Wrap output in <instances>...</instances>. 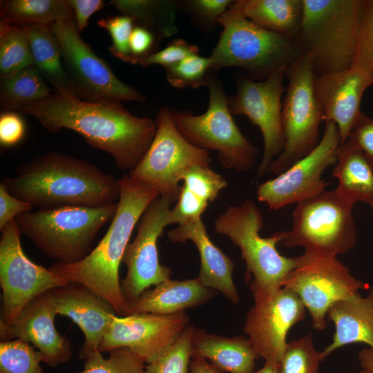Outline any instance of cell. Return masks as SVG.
Listing matches in <instances>:
<instances>
[{"mask_svg": "<svg viewBox=\"0 0 373 373\" xmlns=\"http://www.w3.org/2000/svg\"><path fill=\"white\" fill-rule=\"evenodd\" d=\"M47 131L80 134L92 147L109 153L121 170L135 169L156 133L155 120L132 115L117 102H90L57 92L24 107Z\"/></svg>", "mask_w": 373, "mask_h": 373, "instance_id": "cell-1", "label": "cell"}, {"mask_svg": "<svg viewBox=\"0 0 373 373\" xmlns=\"http://www.w3.org/2000/svg\"><path fill=\"white\" fill-rule=\"evenodd\" d=\"M283 287L294 291L312 318L318 331L327 326V314L336 302L361 289L370 288L356 278L336 256L308 254L298 256L295 267L286 277Z\"/></svg>", "mask_w": 373, "mask_h": 373, "instance_id": "cell-13", "label": "cell"}, {"mask_svg": "<svg viewBox=\"0 0 373 373\" xmlns=\"http://www.w3.org/2000/svg\"><path fill=\"white\" fill-rule=\"evenodd\" d=\"M22 27L28 38L33 66L53 86L55 92L74 95L64 67L59 41L50 26L32 24Z\"/></svg>", "mask_w": 373, "mask_h": 373, "instance_id": "cell-28", "label": "cell"}, {"mask_svg": "<svg viewBox=\"0 0 373 373\" xmlns=\"http://www.w3.org/2000/svg\"><path fill=\"white\" fill-rule=\"evenodd\" d=\"M120 196L115 214L103 238L82 260L55 262L48 267L69 283L82 285L106 300L119 316H125L128 303L123 296L119 270L131 233L149 205L160 192L124 174L119 179Z\"/></svg>", "mask_w": 373, "mask_h": 373, "instance_id": "cell-3", "label": "cell"}, {"mask_svg": "<svg viewBox=\"0 0 373 373\" xmlns=\"http://www.w3.org/2000/svg\"><path fill=\"white\" fill-rule=\"evenodd\" d=\"M1 182L15 197L38 209L100 207L117 203L119 179L90 162L50 151L21 164Z\"/></svg>", "mask_w": 373, "mask_h": 373, "instance_id": "cell-2", "label": "cell"}, {"mask_svg": "<svg viewBox=\"0 0 373 373\" xmlns=\"http://www.w3.org/2000/svg\"><path fill=\"white\" fill-rule=\"evenodd\" d=\"M50 291L30 301L9 326L0 325V338L1 341L20 339L31 343L42 362L55 367L70 358L72 349L70 341L55 328L57 312Z\"/></svg>", "mask_w": 373, "mask_h": 373, "instance_id": "cell-20", "label": "cell"}, {"mask_svg": "<svg viewBox=\"0 0 373 373\" xmlns=\"http://www.w3.org/2000/svg\"><path fill=\"white\" fill-rule=\"evenodd\" d=\"M245 16L269 31L297 39L304 12L303 0H240Z\"/></svg>", "mask_w": 373, "mask_h": 373, "instance_id": "cell-29", "label": "cell"}, {"mask_svg": "<svg viewBox=\"0 0 373 373\" xmlns=\"http://www.w3.org/2000/svg\"><path fill=\"white\" fill-rule=\"evenodd\" d=\"M262 227V213L249 198L240 205L229 207L214 223L216 233L228 237L240 248L246 264V276H253L249 287L253 295L271 293L283 287L298 259V256H284L277 249L287 231L262 238L259 233Z\"/></svg>", "mask_w": 373, "mask_h": 373, "instance_id": "cell-7", "label": "cell"}, {"mask_svg": "<svg viewBox=\"0 0 373 373\" xmlns=\"http://www.w3.org/2000/svg\"><path fill=\"white\" fill-rule=\"evenodd\" d=\"M371 208H372V210H373V206H372V207H371Z\"/></svg>", "mask_w": 373, "mask_h": 373, "instance_id": "cell-54", "label": "cell"}, {"mask_svg": "<svg viewBox=\"0 0 373 373\" xmlns=\"http://www.w3.org/2000/svg\"><path fill=\"white\" fill-rule=\"evenodd\" d=\"M341 137L336 124L327 122L317 146L275 178L257 186L258 201L277 210L316 195L325 191L324 171L337 162Z\"/></svg>", "mask_w": 373, "mask_h": 373, "instance_id": "cell-17", "label": "cell"}, {"mask_svg": "<svg viewBox=\"0 0 373 373\" xmlns=\"http://www.w3.org/2000/svg\"><path fill=\"white\" fill-rule=\"evenodd\" d=\"M155 122L154 139L141 162L128 175L176 202L182 173L194 165L209 166L211 158L208 151L193 146L182 136L169 108H160Z\"/></svg>", "mask_w": 373, "mask_h": 373, "instance_id": "cell-12", "label": "cell"}, {"mask_svg": "<svg viewBox=\"0 0 373 373\" xmlns=\"http://www.w3.org/2000/svg\"><path fill=\"white\" fill-rule=\"evenodd\" d=\"M362 0H303L297 40L316 76L350 68L354 58Z\"/></svg>", "mask_w": 373, "mask_h": 373, "instance_id": "cell-5", "label": "cell"}, {"mask_svg": "<svg viewBox=\"0 0 373 373\" xmlns=\"http://www.w3.org/2000/svg\"><path fill=\"white\" fill-rule=\"evenodd\" d=\"M193 328V325H188L173 343L147 364L145 373H188Z\"/></svg>", "mask_w": 373, "mask_h": 373, "instance_id": "cell-37", "label": "cell"}, {"mask_svg": "<svg viewBox=\"0 0 373 373\" xmlns=\"http://www.w3.org/2000/svg\"><path fill=\"white\" fill-rule=\"evenodd\" d=\"M26 126L21 116L14 111H4L0 116V143L12 146L24 137Z\"/></svg>", "mask_w": 373, "mask_h": 373, "instance_id": "cell-45", "label": "cell"}, {"mask_svg": "<svg viewBox=\"0 0 373 373\" xmlns=\"http://www.w3.org/2000/svg\"><path fill=\"white\" fill-rule=\"evenodd\" d=\"M253 296L254 304L246 315L244 331L259 358L278 364L288 332L304 320L306 309L298 296L285 287Z\"/></svg>", "mask_w": 373, "mask_h": 373, "instance_id": "cell-18", "label": "cell"}, {"mask_svg": "<svg viewBox=\"0 0 373 373\" xmlns=\"http://www.w3.org/2000/svg\"><path fill=\"white\" fill-rule=\"evenodd\" d=\"M167 236L173 243L193 242L200 257L198 277L201 283L220 292L233 303L240 302L232 278L234 263L211 241L201 218L178 224L167 233Z\"/></svg>", "mask_w": 373, "mask_h": 373, "instance_id": "cell-23", "label": "cell"}, {"mask_svg": "<svg viewBox=\"0 0 373 373\" xmlns=\"http://www.w3.org/2000/svg\"><path fill=\"white\" fill-rule=\"evenodd\" d=\"M206 86L209 93L207 111L194 115L188 111L171 110L176 127L193 146L217 151L218 160L225 169L251 171L256 165L258 150L235 123L222 82L209 74Z\"/></svg>", "mask_w": 373, "mask_h": 373, "instance_id": "cell-8", "label": "cell"}, {"mask_svg": "<svg viewBox=\"0 0 373 373\" xmlns=\"http://www.w3.org/2000/svg\"><path fill=\"white\" fill-rule=\"evenodd\" d=\"M105 358L99 350L85 358L84 368L79 373H145V360L127 347L114 349Z\"/></svg>", "mask_w": 373, "mask_h": 373, "instance_id": "cell-35", "label": "cell"}, {"mask_svg": "<svg viewBox=\"0 0 373 373\" xmlns=\"http://www.w3.org/2000/svg\"><path fill=\"white\" fill-rule=\"evenodd\" d=\"M134 23L133 18L124 15L100 19L97 21L98 26L108 31L111 37L113 44L109 48L111 54L131 64H133V58L129 41Z\"/></svg>", "mask_w": 373, "mask_h": 373, "instance_id": "cell-41", "label": "cell"}, {"mask_svg": "<svg viewBox=\"0 0 373 373\" xmlns=\"http://www.w3.org/2000/svg\"><path fill=\"white\" fill-rule=\"evenodd\" d=\"M50 291L57 314L70 318L84 334L79 358L85 359L99 351L113 317L117 314L111 305L90 289L77 283H68Z\"/></svg>", "mask_w": 373, "mask_h": 373, "instance_id": "cell-22", "label": "cell"}, {"mask_svg": "<svg viewBox=\"0 0 373 373\" xmlns=\"http://www.w3.org/2000/svg\"><path fill=\"white\" fill-rule=\"evenodd\" d=\"M222 28L209 56L211 70L238 67L264 80L286 69L302 55L298 40L264 29L244 15L240 0L233 1L219 20Z\"/></svg>", "mask_w": 373, "mask_h": 373, "instance_id": "cell-4", "label": "cell"}, {"mask_svg": "<svg viewBox=\"0 0 373 373\" xmlns=\"http://www.w3.org/2000/svg\"><path fill=\"white\" fill-rule=\"evenodd\" d=\"M358 359L362 369L373 372V347H367L360 350Z\"/></svg>", "mask_w": 373, "mask_h": 373, "instance_id": "cell-51", "label": "cell"}, {"mask_svg": "<svg viewBox=\"0 0 373 373\" xmlns=\"http://www.w3.org/2000/svg\"><path fill=\"white\" fill-rule=\"evenodd\" d=\"M185 312L169 315L137 313L113 317L100 343L101 352L127 347L149 364L164 352L189 325Z\"/></svg>", "mask_w": 373, "mask_h": 373, "instance_id": "cell-19", "label": "cell"}, {"mask_svg": "<svg viewBox=\"0 0 373 373\" xmlns=\"http://www.w3.org/2000/svg\"><path fill=\"white\" fill-rule=\"evenodd\" d=\"M164 68L167 81L173 87L198 88L206 86L211 60L209 57L194 55Z\"/></svg>", "mask_w": 373, "mask_h": 373, "instance_id": "cell-39", "label": "cell"}, {"mask_svg": "<svg viewBox=\"0 0 373 373\" xmlns=\"http://www.w3.org/2000/svg\"><path fill=\"white\" fill-rule=\"evenodd\" d=\"M212 363H208L205 358H191L189 363V373H223Z\"/></svg>", "mask_w": 373, "mask_h": 373, "instance_id": "cell-50", "label": "cell"}, {"mask_svg": "<svg viewBox=\"0 0 373 373\" xmlns=\"http://www.w3.org/2000/svg\"><path fill=\"white\" fill-rule=\"evenodd\" d=\"M42 358L30 343L20 339L1 341L0 373H44Z\"/></svg>", "mask_w": 373, "mask_h": 373, "instance_id": "cell-36", "label": "cell"}, {"mask_svg": "<svg viewBox=\"0 0 373 373\" xmlns=\"http://www.w3.org/2000/svg\"><path fill=\"white\" fill-rule=\"evenodd\" d=\"M32 66L33 60L28 38L23 27L1 21V77Z\"/></svg>", "mask_w": 373, "mask_h": 373, "instance_id": "cell-33", "label": "cell"}, {"mask_svg": "<svg viewBox=\"0 0 373 373\" xmlns=\"http://www.w3.org/2000/svg\"><path fill=\"white\" fill-rule=\"evenodd\" d=\"M123 15L153 32L160 39L178 31L176 11L180 2L154 0H113L110 1Z\"/></svg>", "mask_w": 373, "mask_h": 373, "instance_id": "cell-30", "label": "cell"}, {"mask_svg": "<svg viewBox=\"0 0 373 373\" xmlns=\"http://www.w3.org/2000/svg\"><path fill=\"white\" fill-rule=\"evenodd\" d=\"M370 86L367 77L353 66L314 77V93L322 112L323 121L336 124L341 144L348 140L361 113V98Z\"/></svg>", "mask_w": 373, "mask_h": 373, "instance_id": "cell-21", "label": "cell"}, {"mask_svg": "<svg viewBox=\"0 0 373 373\" xmlns=\"http://www.w3.org/2000/svg\"><path fill=\"white\" fill-rule=\"evenodd\" d=\"M174 202L166 196L155 199L140 220L135 240L126 246L122 262L127 267V274L120 285L128 304L151 285L171 279V269L160 262L157 240L164 229L173 224L171 206Z\"/></svg>", "mask_w": 373, "mask_h": 373, "instance_id": "cell-15", "label": "cell"}, {"mask_svg": "<svg viewBox=\"0 0 373 373\" xmlns=\"http://www.w3.org/2000/svg\"><path fill=\"white\" fill-rule=\"evenodd\" d=\"M184 187L204 201L211 203L227 186L225 179L209 166L194 165L186 169L180 177Z\"/></svg>", "mask_w": 373, "mask_h": 373, "instance_id": "cell-40", "label": "cell"}, {"mask_svg": "<svg viewBox=\"0 0 373 373\" xmlns=\"http://www.w3.org/2000/svg\"><path fill=\"white\" fill-rule=\"evenodd\" d=\"M71 18L73 11L65 0H9L1 9V21L21 26H50Z\"/></svg>", "mask_w": 373, "mask_h": 373, "instance_id": "cell-32", "label": "cell"}, {"mask_svg": "<svg viewBox=\"0 0 373 373\" xmlns=\"http://www.w3.org/2000/svg\"><path fill=\"white\" fill-rule=\"evenodd\" d=\"M324 360L322 352L314 348L311 333L287 342L278 363L280 373H318Z\"/></svg>", "mask_w": 373, "mask_h": 373, "instance_id": "cell-34", "label": "cell"}, {"mask_svg": "<svg viewBox=\"0 0 373 373\" xmlns=\"http://www.w3.org/2000/svg\"><path fill=\"white\" fill-rule=\"evenodd\" d=\"M209 204L181 186L176 204L171 211L173 224H181L201 218Z\"/></svg>", "mask_w": 373, "mask_h": 373, "instance_id": "cell-44", "label": "cell"}, {"mask_svg": "<svg viewBox=\"0 0 373 373\" xmlns=\"http://www.w3.org/2000/svg\"><path fill=\"white\" fill-rule=\"evenodd\" d=\"M373 164V119L361 112L350 137Z\"/></svg>", "mask_w": 373, "mask_h": 373, "instance_id": "cell-47", "label": "cell"}, {"mask_svg": "<svg viewBox=\"0 0 373 373\" xmlns=\"http://www.w3.org/2000/svg\"><path fill=\"white\" fill-rule=\"evenodd\" d=\"M288 80L282 107L285 147L267 172L279 175L312 152L320 142L321 110L316 99L315 74L309 59L302 55L285 70Z\"/></svg>", "mask_w": 373, "mask_h": 373, "instance_id": "cell-10", "label": "cell"}, {"mask_svg": "<svg viewBox=\"0 0 373 373\" xmlns=\"http://www.w3.org/2000/svg\"><path fill=\"white\" fill-rule=\"evenodd\" d=\"M51 93L46 82L33 66L1 77L0 104L4 111H21Z\"/></svg>", "mask_w": 373, "mask_h": 373, "instance_id": "cell-31", "label": "cell"}, {"mask_svg": "<svg viewBox=\"0 0 373 373\" xmlns=\"http://www.w3.org/2000/svg\"><path fill=\"white\" fill-rule=\"evenodd\" d=\"M285 70H278L262 81L242 77L235 95L228 96V106L233 115L247 116L261 131L264 151L257 177L263 176L271 163L285 147L282 125V95L285 90Z\"/></svg>", "mask_w": 373, "mask_h": 373, "instance_id": "cell-16", "label": "cell"}, {"mask_svg": "<svg viewBox=\"0 0 373 373\" xmlns=\"http://www.w3.org/2000/svg\"><path fill=\"white\" fill-rule=\"evenodd\" d=\"M160 39L151 30L141 26L134 27L130 37L129 47L133 58L132 64H138L139 61L152 54L154 47Z\"/></svg>", "mask_w": 373, "mask_h": 373, "instance_id": "cell-46", "label": "cell"}, {"mask_svg": "<svg viewBox=\"0 0 373 373\" xmlns=\"http://www.w3.org/2000/svg\"><path fill=\"white\" fill-rule=\"evenodd\" d=\"M332 175L337 178L338 194L354 204L358 202L373 206V164L350 140L340 144Z\"/></svg>", "mask_w": 373, "mask_h": 373, "instance_id": "cell-27", "label": "cell"}, {"mask_svg": "<svg viewBox=\"0 0 373 373\" xmlns=\"http://www.w3.org/2000/svg\"><path fill=\"white\" fill-rule=\"evenodd\" d=\"M231 0H189L180 2L182 7L201 26L212 28L228 10Z\"/></svg>", "mask_w": 373, "mask_h": 373, "instance_id": "cell-42", "label": "cell"}, {"mask_svg": "<svg viewBox=\"0 0 373 373\" xmlns=\"http://www.w3.org/2000/svg\"><path fill=\"white\" fill-rule=\"evenodd\" d=\"M50 26L59 41L64 67L75 96L90 102L146 100L138 90L117 78L108 63L81 38L74 18Z\"/></svg>", "mask_w": 373, "mask_h": 373, "instance_id": "cell-11", "label": "cell"}, {"mask_svg": "<svg viewBox=\"0 0 373 373\" xmlns=\"http://www.w3.org/2000/svg\"><path fill=\"white\" fill-rule=\"evenodd\" d=\"M71 8L78 31L82 32L87 26L90 17L103 8L102 0H66Z\"/></svg>", "mask_w": 373, "mask_h": 373, "instance_id": "cell-49", "label": "cell"}, {"mask_svg": "<svg viewBox=\"0 0 373 373\" xmlns=\"http://www.w3.org/2000/svg\"><path fill=\"white\" fill-rule=\"evenodd\" d=\"M357 373H373V372L365 369H362L361 370L358 371Z\"/></svg>", "mask_w": 373, "mask_h": 373, "instance_id": "cell-53", "label": "cell"}, {"mask_svg": "<svg viewBox=\"0 0 373 373\" xmlns=\"http://www.w3.org/2000/svg\"><path fill=\"white\" fill-rule=\"evenodd\" d=\"M352 66L373 84V0H362L356 52Z\"/></svg>", "mask_w": 373, "mask_h": 373, "instance_id": "cell-38", "label": "cell"}, {"mask_svg": "<svg viewBox=\"0 0 373 373\" xmlns=\"http://www.w3.org/2000/svg\"><path fill=\"white\" fill-rule=\"evenodd\" d=\"M191 357L209 359L222 372L253 373L259 358L249 340L242 336L226 337L193 328Z\"/></svg>", "mask_w": 373, "mask_h": 373, "instance_id": "cell-26", "label": "cell"}, {"mask_svg": "<svg viewBox=\"0 0 373 373\" xmlns=\"http://www.w3.org/2000/svg\"><path fill=\"white\" fill-rule=\"evenodd\" d=\"M198 52L197 46L189 44L184 39H177L170 42L162 50L141 59L138 64L144 66L156 64L165 68L191 55H198Z\"/></svg>", "mask_w": 373, "mask_h": 373, "instance_id": "cell-43", "label": "cell"}, {"mask_svg": "<svg viewBox=\"0 0 373 373\" xmlns=\"http://www.w3.org/2000/svg\"><path fill=\"white\" fill-rule=\"evenodd\" d=\"M335 327L332 342L322 351L324 359L336 350L354 343L373 347V287L367 296L360 291L334 304L327 314Z\"/></svg>", "mask_w": 373, "mask_h": 373, "instance_id": "cell-25", "label": "cell"}, {"mask_svg": "<svg viewBox=\"0 0 373 373\" xmlns=\"http://www.w3.org/2000/svg\"><path fill=\"white\" fill-rule=\"evenodd\" d=\"M117 202L100 207L38 209L15 218L21 234L49 258L70 264L84 259L100 229L112 220Z\"/></svg>", "mask_w": 373, "mask_h": 373, "instance_id": "cell-6", "label": "cell"}, {"mask_svg": "<svg viewBox=\"0 0 373 373\" xmlns=\"http://www.w3.org/2000/svg\"><path fill=\"white\" fill-rule=\"evenodd\" d=\"M253 373H280L278 364L265 362L264 366Z\"/></svg>", "mask_w": 373, "mask_h": 373, "instance_id": "cell-52", "label": "cell"}, {"mask_svg": "<svg viewBox=\"0 0 373 373\" xmlns=\"http://www.w3.org/2000/svg\"><path fill=\"white\" fill-rule=\"evenodd\" d=\"M353 207L335 189L297 202L284 246L302 247L305 254L320 256L348 252L356 244Z\"/></svg>", "mask_w": 373, "mask_h": 373, "instance_id": "cell-9", "label": "cell"}, {"mask_svg": "<svg viewBox=\"0 0 373 373\" xmlns=\"http://www.w3.org/2000/svg\"><path fill=\"white\" fill-rule=\"evenodd\" d=\"M32 206L12 195L6 186L0 184V229L9 222L32 210Z\"/></svg>", "mask_w": 373, "mask_h": 373, "instance_id": "cell-48", "label": "cell"}, {"mask_svg": "<svg viewBox=\"0 0 373 373\" xmlns=\"http://www.w3.org/2000/svg\"><path fill=\"white\" fill-rule=\"evenodd\" d=\"M1 232L2 304L0 325L9 326L34 298L69 283L26 256L21 247V233L15 220L3 227Z\"/></svg>", "mask_w": 373, "mask_h": 373, "instance_id": "cell-14", "label": "cell"}, {"mask_svg": "<svg viewBox=\"0 0 373 373\" xmlns=\"http://www.w3.org/2000/svg\"><path fill=\"white\" fill-rule=\"evenodd\" d=\"M217 292L204 286L198 277L184 280L169 279L146 290L128 303L125 316L137 313L169 315L185 312L207 303Z\"/></svg>", "mask_w": 373, "mask_h": 373, "instance_id": "cell-24", "label": "cell"}]
</instances>
